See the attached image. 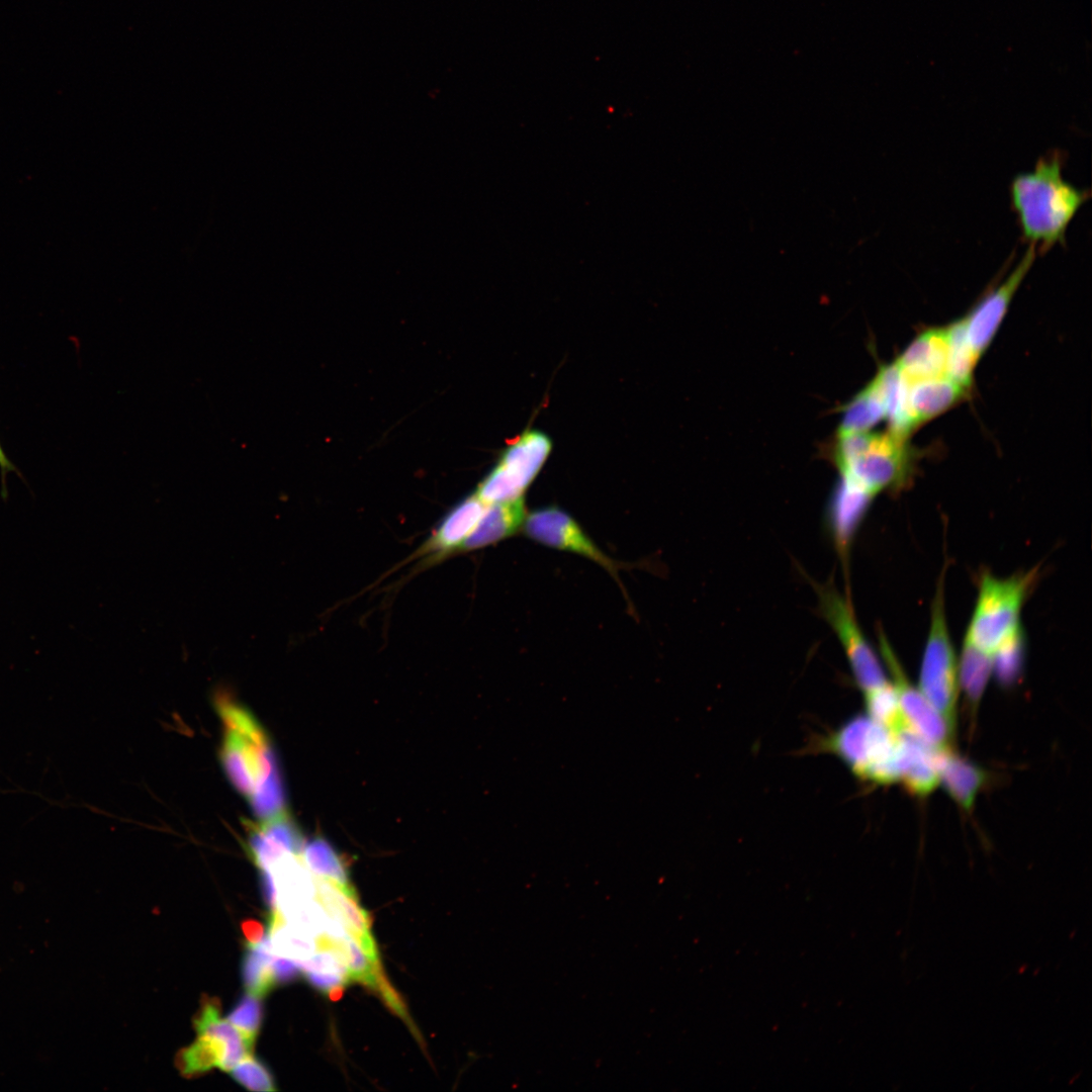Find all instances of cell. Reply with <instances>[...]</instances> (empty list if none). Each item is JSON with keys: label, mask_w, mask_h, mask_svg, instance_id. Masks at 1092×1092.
<instances>
[{"label": "cell", "mask_w": 1092, "mask_h": 1092, "mask_svg": "<svg viewBox=\"0 0 1092 1092\" xmlns=\"http://www.w3.org/2000/svg\"><path fill=\"white\" fill-rule=\"evenodd\" d=\"M213 703L221 722L219 761L231 785L248 802L257 822L288 813L279 763L266 730L228 691H217Z\"/></svg>", "instance_id": "cell-1"}, {"label": "cell", "mask_w": 1092, "mask_h": 1092, "mask_svg": "<svg viewBox=\"0 0 1092 1092\" xmlns=\"http://www.w3.org/2000/svg\"><path fill=\"white\" fill-rule=\"evenodd\" d=\"M1063 154L1042 156L1031 171L1017 174L1010 185L1012 209L1022 238L1040 254L1065 243L1068 226L1090 196L1063 177Z\"/></svg>", "instance_id": "cell-2"}, {"label": "cell", "mask_w": 1092, "mask_h": 1092, "mask_svg": "<svg viewBox=\"0 0 1092 1092\" xmlns=\"http://www.w3.org/2000/svg\"><path fill=\"white\" fill-rule=\"evenodd\" d=\"M901 438L891 431L839 433L833 458L840 477L857 485L873 497L902 485L910 469V453Z\"/></svg>", "instance_id": "cell-3"}, {"label": "cell", "mask_w": 1092, "mask_h": 1092, "mask_svg": "<svg viewBox=\"0 0 1092 1092\" xmlns=\"http://www.w3.org/2000/svg\"><path fill=\"white\" fill-rule=\"evenodd\" d=\"M1026 589L1023 577L985 574L964 644L993 658L1006 642L1021 633L1020 612Z\"/></svg>", "instance_id": "cell-4"}, {"label": "cell", "mask_w": 1092, "mask_h": 1092, "mask_svg": "<svg viewBox=\"0 0 1092 1092\" xmlns=\"http://www.w3.org/2000/svg\"><path fill=\"white\" fill-rule=\"evenodd\" d=\"M828 749L838 754L860 779L891 785L900 779L896 735L866 716H858L829 736Z\"/></svg>", "instance_id": "cell-5"}, {"label": "cell", "mask_w": 1092, "mask_h": 1092, "mask_svg": "<svg viewBox=\"0 0 1092 1092\" xmlns=\"http://www.w3.org/2000/svg\"><path fill=\"white\" fill-rule=\"evenodd\" d=\"M939 582L931 607L930 628L923 652L918 690L939 713L953 734L959 693V662L950 640Z\"/></svg>", "instance_id": "cell-6"}, {"label": "cell", "mask_w": 1092, "mask_h": 1092, "mask_svg": "<svg viewBox=\"0 0 1092 1092\" xmlns=\"http://www.w3.org/2000/svg\"><path fill=\"white\" fill-rule=\"evenodd\" d=\"M552 448L541 431L527 430L512 442L497 464L479 483L475 494L486 505L523 498Z\"/></svg>", "instance_id": "cell-7"}, {"label": "cell", "mask_w": 1092, "mask_h": 1092, "mask_svg": "<svg viewBox=\"0 0 1092 1092\" xmlns=\"http://www.w3.org/2000/svg\"><path fill=\"white\" fill-rule=\"evenodd\" d=\"M822 615L836 634L854 678L863 692L888 681L880 660L866 640L848 603L832 584L816 585Z\"/></svg>", "instance_id": "cell-8"}, {"label": "cell", "mask_w": 1092, "mask_h": 1092, "mask_svg": "<svg viewBox=\"0 0 1092 1092\" xmlns=\"http://www.w3.org/2000/svg\"><path fill=\"white\" fill-rule=\"evenodd\" d=\"M522 532L541 545L571 552L605 568L619 584L618 571L623 564L605 554L581 526L558 507H544L527 514Z\"/></svg>", "instance_id": "cell-9"}, {"label": "cell", "mask_w": 1092, "mask_h": 1092, "mask_svg": "<svg viewBox=\"0 0 1092 1092\" xmlns=\"http://www.w3.org/2000/svg\"><path fill=\"white\" fill-rule=\"evenodd\" d=\"M879 648L882 658L892 675V684L896 690L903 717L909 728L936 749L950 747L949 741L953 734L943 718L918 688H914L910 684L895 652L882 632L879 633Z\"/></svg>", "instance_id": "cell-10"}, {"label": "cell", "mask_w": 1092, "mask_h": 1092, "mask_svg": "<svg viewBox=\"0 0 1092 1092\" xmlns=\"http://www.w3.org/2000/svg\"><path fill=\"white\" fill-rule=\"evenodd\" d=\"M1035 255L1034 246L1028 245L1020 261L1005 280L990 291L965 318L968 340L979 357L992 341L1011 299L1030 270Z\"/></svg>", "instance_id": "cell-11"}, {"label": "cell", "mask_w": 1092, "mask_h": 1092, "mask_svg": "<svg viewBox=\"0 0 1092 1092\" xmlns=\"http://www.w3.org/2000/svg\"><path fill=\"white\" fill-rule=\"evenodd\" d=\"M315 886L316 899L329 915L345 928L348 935L371 960L380 962L378 947L371 932V916L360 905L353 886L321 877H315Z\"/></svg>", "instance_id": "cell-12"}, {"label": "cell", "mask_w": 1092, "mask_h": 1092, "mask_svg": "<svg viewBox=\"0 0 1092 1092\" xmlns=\"http://www.w3.org/2000/svg\"><path fill=\"white\" fill-rule=\"evenodd\" d=\"M486 504L475 493L455 505L439 522L429 539L418 551L426 564L459 552L466 538L472 533L481 518Z\"/></svg>", "instance_id": "cell-13"}, {"label": "cell", "mask_w": 1092, "mask_h": 1092, "mask_svg": "<svg viewBox=\"0 0 1092 1092\" xmlns=\"http://www.w3.org/2000/svg\"><path fill=\"white\" fill-rule=\"evenodd\" d=\"M900 755V779L906 790L914 796L924 797L939 785L936 751L909 727L895 733Z\"/></svg>", "instance_id": "cell-14"}, {"label": "cell", "mask_w": 1092, "mask_h": 1092, "mask_svg": "<svg viewBox=\"0 0 1092 1092\" xmlns=\"http://www.w3.org/2000/svg\"><path fill=\"white\" fill-rule=\"evenodd\" d=\"M947 329H932L920 334L895 365L909 383L947 375Z\"/></svg>", "instance_id": "cell-15"}, {"label": "cell", "mask_w": 1092, "mask_h": 1092, "mask_svg": "<svg viewBox=\"0 0 1092 1092\" xmlns=\"http://www.w3.org/2000/svg\"><path fill=\"white\" fill-rule=\"evenodd\" d=\"M193 1024L198 1035L213 1037L223 1045V1057L219 1066L221 1070L230 1072L243 1059L252 1055L255 1042L231 1022L220 1018L217 998L203 995Z\"/></svg>", "instance_id": "cell-16"}, {"label": "cell", "mask_w": 1092, "mask_h": 1092, "mask_svg": "<svg viewBox=\"0 0 1092 1092\" xmlns=\"http://www.w3.org/2000/svg\"><path fill=\"white\" fill-rule=\"evenodd\" d=\"M525 498L486 505L472 533L459 552L478 550L516 535L522 531L527 517Z\"/></svg>", "instance_id": "cell-17"}, {"label": "cell", "mask_w": 1092, "mask_h": 1092, "mask_svg": "<svg viewBox=\"0 0 1092 1092\" xmlns=\"http://www.w3.org/2000/svg\"><path fill=\"white\" fill-rule=\"evenodd\" d=\"M939 785L964 810L970 811L987 780L986 771L950 747L936 751Z\"/></svg>", "instance_id": "cell-18"}, {"label": "cell", "mask_w": 1092, "mask_h": 1092, "mask_svg": "<svg viewBox=\"0 0 1092 1092\" xmlns=\"http://www.w3.org/2000/svg\"><path fill=\"white\" fill-rule=\"evenodd\" d=\"M874 497L852 482L840 477L830 510L831 532L841 554H846L850 540Z\"/></svg>", "instance_id": "cell-19"}, {"label": "cell", "mask_w": 1092, "mask_h": 1092, "mask_svg": "<svg viewBox=\"0 0 1092 1092\" xmlns=\"http://www.w3.org/2000/svg\"><path fill=\"white\" fill-rule=\"evenodd\" d=\"M966 389L947 375L909 382L907 401L915 424L928 421L951 407L963 397Z\"/></svg>", "instance_id": "cell-20"}, {"label": "cell", "mask_w": 1092, "mask_h": 1092, "mask_svg": "<svg viewBox=\"0 0 1092 1092\" xmlns=\"http://www.w3.org/2000/svg\"><path fill=\"white\" fill-rule=\"evenodd\" d=\"M885 416V399L876 377L847 404L839 433L866 432Z\"/></svg>", "instance_id": "cell-21"}, {"label": "cell", "mask_w": 1092, "mask_h": 1092, "mask_svg": "<svg viewBox=\"0 0 1092 1092\" xmlns=\"http://www.w3.org/2000/svg\"><path fill=\"white\" fill-rule=\"evenodd\" d=\"M273 952L270 934L257 944H247L243 959V983L248 993L262 997L276 984L272 973Z\"/></svg>", "instance_id": "cell-22"}, {"label": "cell", "mask_w": 1092, "mask_h": 1092, "mask_svg": "<svg viewBox=\"0 0 1092 1092\" xmlns=\"http://www.w3.org/2000/svg\"><path fill=\"white\" fill-rule=\"evenodd\" d=\"M268 932L276 956L302 961L317 951L315 938L286 923L278 909L270 914Z\"/></svg>", "instance_id": "cell-23"}, {"label": "cell", "mask_w": 1092, "mask_h": 1092, "mask_svg": "<svg viewBox=\"0 0 1092 1092\" xmlns=\"http://www.w3.org/2000/svg\"><path fill=\"white\" fill-rule=\"evenodd\" d=\"M993 671V658L964 644L959 682L970 705L977 706Z\"/></svg>", "instance_id": "cell-24"}, {"label": "cell", "mask_w": 1092, "mask_h": 1092, "mask_svg": "<svg viewBox=\"0 0 1092 1092\" xmlns=\"http://www.w3.org/2000/svg\"><path fill=\"white\" fill-rule=\"evenodd\" d=\"M947 376L968 388L979 356L973 350L966 332L965 318L947 328Z\"/></svg>", "instance_id": "cell-25"}, {"label": "cell", "mask_w": 1092, "mask_h": 1092, "mask_svg": "<svg viewBox=\"0 0 1092 1092\" xmlns=\"http://www.w3.org/2000/svg\"><path fill=\"white\" fill-rule=\"evenodd\" d=\"M222 1057L223 1045L217 1039L198 1035L192 1044L177 1053L175 1064L182 1076L190 1078L199 1076L213 1067L219 1068Z\"/></svg>", "instance_id": "cell-26"}, {"label": "cell", "mask_w": 1092, "mask_h": 1092, "mask_svg": "<svg viewBox=\"0 0 1092 1092\" xmlns=\"http://www.w3.org/2000/svg\"><path fill=\"white\" fill-rule=\"evenodd\" d=\"M302 859L315 877L348 885L347 866L339 853L324 838L306 841L301 852Z\"/></svg>", "instance_id": "cell-27"}, {"label": "cell", "mask_w": 1092, "mask_h": 1092, "mask_svg": "<svg viewBox=\"0 0 1092 1092\" xmlns=\"http://www.w3.org/2000/svg\"><path fill=\"white\" fill-rule=\"evenodd\" d=\"M867 716L878 724L897 733L909 727L903 717L898 696L892 681L863 692Z\"/></svg>", "instance_id": "cell-28"}, {"label": "cell", "mask_w": 1092, "mask_h": 1092, "mask_svg": "<svg viewBox=\"0 0 1092 1092\" xmlns=\"http://www.w3.org/2000/svg\"><path fill=\"white\" fill-rule=\"evenodd\" d=\"M261 997L248 993L240 998L226 1020L255 1042L263 1019Z\"/></svg>", "instance_id": "cell-29"}, {"label": "cell", "mask_w": 1092, "mask_h": 1092, "mask_svg": "<svg viewBox=\"0 0 1092 1092\" xmlns=\"http://www.w3.org/2000/svg\"><path fill=\"white\" fill-rule=\"evenodd\" d=\"M232 1077L241 1085L251 1091H274L276 1090L274 1079L260 1061L248 1056L243 1059L231 1071Z\"/></svg>", "instance_id": "cell-30"}, {"label": "cell", "mask_w": 1092, "mask_h": 1092, "mask_svg": "<svg viewBox=\"0 0 1092 1092\" xmlns=\"http://www.w3.org/2000/svg\"><path fill=\"white\" fill-rule=\"evenodd\" d=\"M1021 633L1006 642L993 656V670L1002 684H1011L1019 673Z\"/></svg>", "instance_id": "cell-31"}, {"label": "cell", "mask_w": 1092, "mask_h": 1092, "mask_svg": "<svg viewBox=\"0 0 1092 1092\" xmlns=\"http://www.w3.org/2000/svg\"><path fill=\"white\" fill-rule=\"evenodd\" d=\"M308 983L327 994L332 1000H339L350 980L341 974L328 972H304Z\"/></svg>", "instance_id": "cell-32"}, {"label": "cell", "mask_w": 1092, "mask_h": 1092, "mask_svg": "<svg viewBox=\"0 0 1092 1092\" xmlns=\"http://www.w3.org/2000/svg\"><path fill=\"white\" fill-rule=\"evenodd\" d=\"M376 992L379 993L381 999L392 1011H394L402 1019H405L406 1023L412 1026V1020L408 1016L407 1010L401 997L393 988V986L389 983L385 976L379 982Z\"/></svg>", "instance_id": "cell-33"}, {"label": "cell", "mask_w": 1092, "mask_h": 1092, "mask_svg": "<svg viewBox=\"0 0 1092 1092\" xmlns=\"http://www.w3.org/2000/svg\"><path fill=\"white\" fill-rule=\"evenodd\" d=\"M301 970L291 959L275 956L272 961V973L275 984H283L296 979Z\"/></svg>", "instance_id": "cell-34"}, {"label": "cell", "mask_w": 1092, "mask_h": 1092, "mask_svg": "<svg viewBox=\"0 0 1092 1092\" xmlns=\"http://www.w3.org/2000/svg\"><path fill=\"white\" fill-rule=\"evenodd\" d=\"M241 926L247 944H257L266 935L264 926L260 921L254 919L244 920Z\"/></svg>", "instance_id": "cell-35"}, {"label": "cell", "mask_w": 1092, "mask_h": 1092, "mask_svg": "<svg viewBox=\"0 0 1092 1092\" xmlns=\"http://www.w3.org/2000/svg\"><path fill=\"white\" fill-rule=\"evenodd\" d=\"M0 471H1V479H2V494L5 495L6 492H7L6 491V483H5L6 475L8 473H10V472L18 473V470L13 465V463L9 460V458L6 456V454H5V452H4L3 448H2L1 443H0Z\"/></svg>", "instance_id": "cell-36"}]
</instances>
